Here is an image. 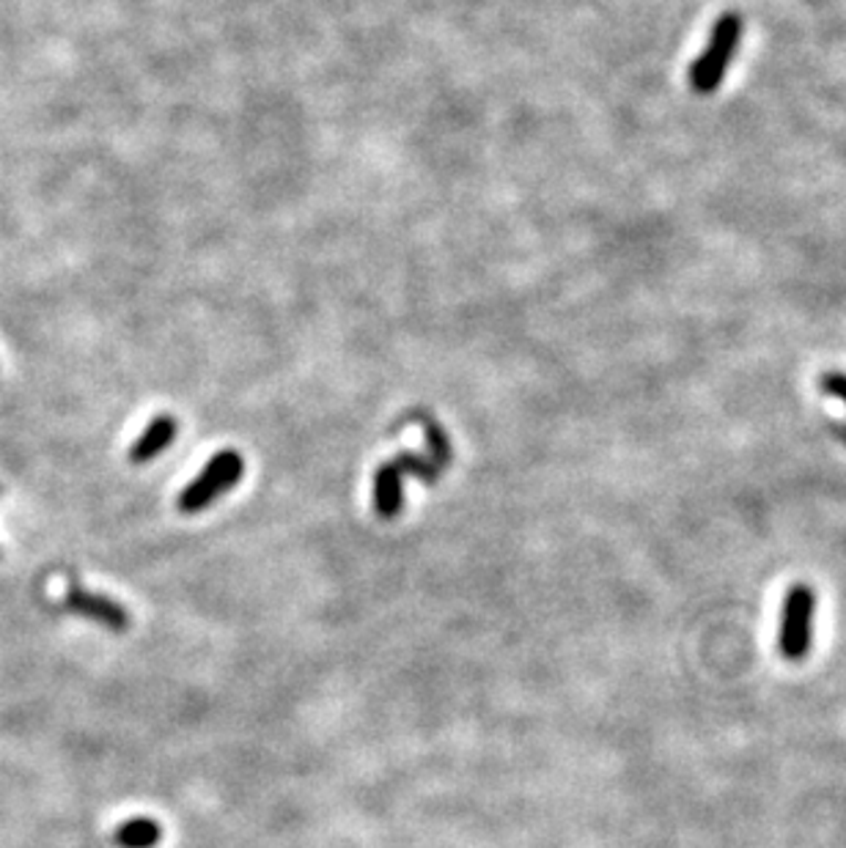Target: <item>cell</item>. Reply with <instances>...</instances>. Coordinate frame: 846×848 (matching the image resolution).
I'll list each match as a JSON object with an SVG mask.
<instances>
[{
  "label": "cell",
  "mask_w": 846,
  "mask_h": 848,
  "mask_svg": "<svg viewBox=\"0 0 846 848\" xmlns=\"http://www.w3.org/2000/svg\"><path fill=\"white\" fill-rule=\"evenodd\" d=\"M64 607L70 612H74V616L96 621L100 627L113 629V632H124V629H130V612L124 610L116 599H111V596L91 593V590L80 586H70L64 593Z\"/></svg>",
  "instance_id": "277c9868"
},
{
  "label": "cell",
  "mask_w": 846,
  "mask_h": 848,
  "mask_svg": "<svg viewBox=\"0 0 846 848\" xmlns=\"http://www.w3.org/2000/svg\"><path fill=\"white\" fill-rule=\"evenodd\" d=\"M819 387L825 395L844 401L846 404V374L844 371H825V374L819 376Z\"/></svg>",
  "instance_id": "30bf717a"
},
{
  "label": "cell",
  "mask_w": 846,
  "mask_h": 848,
  "mask_svg": "<svg viewBox=\"0 0 846 848\" xmlns=\"http://www.w3.org/2000/svg\"><path fill=\"white\" fill-rule=\"evenodd\" d=\"M836 434H838V439H842V443H846V423H838Z\"/></svg>",
  "instance_id": "8fae6325"
},
{
  "label": "cell",
  "mask_w": 846,
  "mask_h": 848,
  "mask_svg": "<svg viewBox=\"0 0 846 848\" xmlns=\"http://www.w3.org/2000/svg\"><path fill=\"white\" fill-rule=\"evenodd\" d=\"M176 434H179V421H176L174 415L163 412V415L152 417V423L143 428V434L135 439L133 448H130V462L133 464L154 462V458L165 454V451L174 445Z\"/></svg>",
  "instance_id": "5b68a950"
},
{
  "label": "cell",
  "mask_w": 846,
  "mask_h": 848,
  "mask_svg": "<svg viewBox=\"0 0 846 848\" xmlns=\"http://www.w3.org/2000/svg\"><path fill=\"white\" fill-rule=\"evenodd\" d=\"M404 508V473L396 458H388L374 473V511L382 519L399 517Z\"/></svg>",
  "instance_id": "8992f818"
},
{
  "label": "cell",
  "mask_w": 846,
  "mask_h": 848,
  "mask_svg": "<svg viewBox=\"0 0 846 848\" xmlns=\"http://www.w3.org/2000/svg\"><path fill=\"white\" fill-rule=\"evenodd\" d=\"M423 426H426V445H429V458L437 464L440 469H445L451 464V443L448 434L440 423H434L432 417H423Z\"/></svg>",
  "instance_id": "ba28073f"
},
{
  "label": "cell",
  "mask_w": 846,
  "mask_h": 848,
  "mask_svg": "<svg viewBox=\"0 0 846 848\" xmlns=\"http://www.w3.org/2000/svg\"><path fill=\"white\" fill-rule=\"evenodd\" d=\"M814 612H816V593L814 588L797 582L788 588L786 601H783V618H781V638H777V649L783 659L788 662H803L811 651V640H814Z\"/></svg>",
  "instance_id": "3957f363"
},
{
  "label": "cell",
  "mask_w": 846,
  "mask_h": 848,
  "mask_svg": "<svg viewBox=\"0 0 846 848\" xmlns=\"http://www.w3.org/2000/svg\"><path fill=\"white\" fill-rule=\"evenodd\" d=\"M243 473H245L243 456H239L237 451H220V454L212 456L207 467H204L202 473H198L196 478L185 486V489H182L176 506H179L182 514L207 511L217 497L226 495V492H231L234 486L239 484Z\"/></svg>",
  "instance_id": "7a4b0ae2"
},
{
  "label": "cell",
  "mask_w": 846,
  "mask_h": 848,
  "mask_svg": "<svg viewBox=\"0 0 846 848\" xmlns=\"http://www.w3.org/2000/svg\"><path fill=\"white\" fill-rule=\"evenodd\" d=\"M113 840L118 848H154L163 840V827L152 818H133L116 829Z\"/></svg>",
  "instance_id": "52a82bcc"
},
{
  "label": "cell",
  "mask_w": 846,
  "mask_h": 848,
  "mask_svg": "<svg viewBox=\"0 0 846 848\" xmlns=\"http://www.w3.org/2000/svg\"><path fill=\"white\" fill-rule=\"evenodd\" d=\"M740 39L742 17L736 14V11H729V14H723L714 22L706 50L695 59V64L690 66V85H693L695 94L709 96L718 91L725 72H729V64L731 59H734L736 48H740Z\"/></svg>",
  "instance_id": "6da1fadb"
},
{
  "label": "cell",
  "mask_w": 846,
  "mask_h": 848,
  "mask_svg": "<svg viewBox=\"0 0 846 848\" xmlns=\"http://www.w3.org/2000/svg\"><path fill=\"white\" fill-rule=\"evenodd\" d=\"M396 458V464L402 467L404 475H415V478H421L423 484H434V480L440 478V473L443 469L437 467V464L432 462L429 456H421V454H402V456H393Z\"/></svg>",
  "instance_id": "9c48e42d"
}]
</instances>
